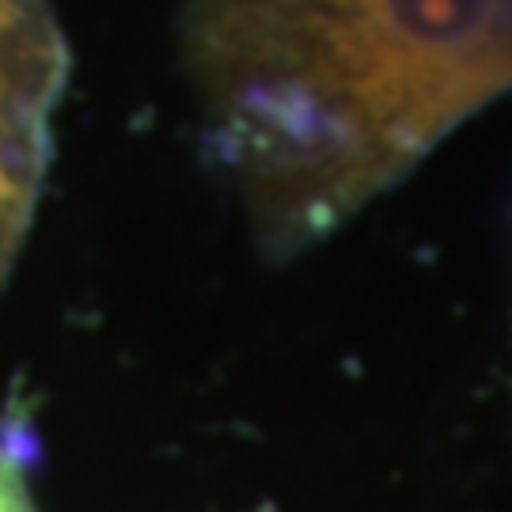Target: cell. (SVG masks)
I'll list each match as a JSON object with an SVG mask.
<instances>
[{"label":"cell","mask_w":512,"mask_h":512,"mask_svg":"<svg viewBox=\"0 0 512 512\" xmlns=\"http://www.w3.org/2000/svg\"><path fill=\"white\" fill-rule=\"evenodd\" d=\"M183 65L258 243L296 255L512 88V0H190Z\"/></svg>","instance_id":"6da1fadb"},{"label":"cell","mask_w":512,"mask_h":512,"mask_svg":"<svg viewBox=\"0 0 512 512\" xmlns=\"http://www.w3.org/2000/svg\"><path fill=\"white\" fill-rule=\"evenodd\" d=\"M61 88L65 42L50 0H0V289L35 220Z\"/></svg>","instance_id":"7a4b0ae2"},{"label":"cell","mask_w":512,"mask_h":512,"mask_svg":"<svg viewBox=\"0 0 512 512\" xmlns=\"http://www.w3.org/2000/svg\"><path fill=\"white\" fill-rule=\"evenodd\" d=\"M0 512H38L27 463L4 440H0Z\"/></svg>","instance_id":"3957f363"}]
</instances>
